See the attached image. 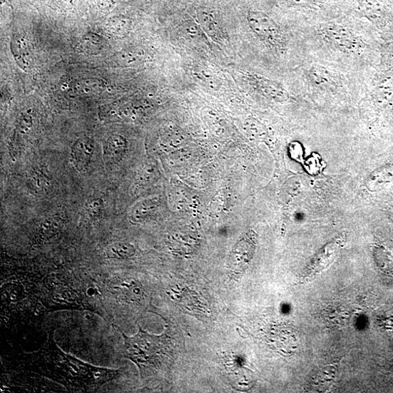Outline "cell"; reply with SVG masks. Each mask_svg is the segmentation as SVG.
Here are the masks:
<instances>
[{
    "label": "cell",
    "instance_id": "277c9868",
    "mask_svg": "<svg viewBox=\"0 0 393 393\" xmlns=\"http://www.w3.org/2000/svg\"><path fill=\"white\" fill-rule=\"evenodd\" d=\"M245 78L256 91L270 99L282 101L289 98L287 90L276 81L255 73H246Z\"/></svg>",
    "mask_w": 393,
    "mask_h": 393
},
{
    "label": "cell",
    "instance_id": "7a4b0ae2",
    "mask_svg": "<svg viewBox=\"0 0 393 393\" xmlns=\"http://www.w3.org/2000/svg\"><path fill=\"white\" fill-rule=\"evenodd\" d=\"M121 334L125 342V357L136 364L141 378L155 374L166 364L170 354L166 335H151L141 327L133 337Z\"/></svg>",
    "mask_w": 393,
    "mask_h": 393
},
{
    "label": "cell",
    "instance_id": "30bf717a",
    "mask_svg": "<svg viewBox=\"0 0 393 393\" xmlns=\"http://www.w3.org/2000/svg\"><path fill=\"white\" fill-rule=\"evenodd\" d=\"M106 83L97 78H81L71 82L69 90L79 96H92L102 93Z\"/></svg>",
    "mask_w": 393,
    "mask_h": 393
},
{
    "label": "cell",
    "instance_id": "8992f818",
    "mask_svg": "<svg viewBox=\"0 0 393 393\" xmlns=\"http://www.w3.org/2000/svg\"><path fill=\"white\" fill-rule=\"evenodd\" d=\"M255 249V238L242 239L234 249L230 260V269L235 275L242 273L251 260Z\"/></svg>",
    "mask_w": 393,
    "mask_h": 393
},
{
    "label": "cell",
    "instance_id": "2e32d148",
    "mask_svg": "<svg viewBox=\"0 0 393 393\" xmlns=\"http://www.w3.org/2000/svg\"><path fill=\"white\" fill-rule=\"evenodd\" d=\"M200 21L203 29L211 39L218 41H222L223 32L214 20L203 14L200 16Z\"/></svg>",
    "mask_w": 393,
    "mask_h": 393
},
{
    "label": "cell",
    "instance_id": "9c48e42d",
    "mask_svg": "<svg viewBox=\"0 0 393 393\" xmlns=\"http://www.w3.org/2000/svg\"><path fill=\"white\" fill-rule=\"evenodd\" d=\"M344 243V237L342 236L332 243L327 245L323 250L315 256L309 267L307 274L308 276L320 272L328 266L338 253L340 248Z\"/></svg>",
    "mask_w": 393,
    "mask_h": 393
},
{
    "label": "cell",
    "instance_id": "ba28073f",
    "mask_svg": "<svg viewBox=\"0 0 393 393\" xmlns=\"http://www.w3.org/2000/svg\"><path fill=\"white\" fill-rule=\"evenodd\" d=\"M109 289L114 297L126 302L137 301L141 295L140 285L133 279H114L111 282Z\"/></svg>",
    "mask_w": 393,
    "mask_h": 393
},
{
    "label": "cell",
    "instance_id": "8fae6325",
    "mask_svg": "<svg viewBox=\"0 0 393 393\" xmlns=\"http://www.w3.org/2000/svg\"><path fill=\"white\" fill-rule=\"evenodd\" d=\"M11 49L19 65L25 70L29 68L32 54L27 41L21 36H15L11 42Z\"/></svg>",
    "mask_w": 393,
    "mask_h": 393
},
{
    "label": "cell",
    "instance_id": "ac0fdd59",
    "mask_svg": "<svg viewBox=\"0 0 393 393\" xmlns=\"http://www.w3.org/2000/svg\"><path fill=\"white\" fill-rule=\"evenodd\" d=\"M30 180V185L31 190L37 192L44 190L47 186H49L50 183L48 181L45 175H42L41 173H35L31 175Z\"/></svg>",
    "mask_w": 393,
    "mask_h": 393
},
{
    "label": "cell",
    "instance_id": "4fadbf2b",
    "mask_svg": "<svg viewBox=\"0 0 393 393\" xmlns=\"http://www.w3.org/2000/svg\"><path fill=\"white\" fill-rule=\"evenodd\" d=\"M107 257L113 260H126L135 254L134 247L129 243L117 242L107 246L105 250Z\"/></svg>",
    "mask_w": 393,
    "mask_h": 393
},
{
    "label": "cell",
    "instance_id": "5bb4252c",
    "mask_svg": "<svg viewBox=\"0 0 393 393\" xmlns=\"http://www.w3.org/2000/svg\"><path fill=\"white\" fill-rule=\"evenodd\" d=\"M145 54L139 50H127L114 57V61L121 66H131L144 61Z\"/></svg>",
    "mask_w": 393,
    "mask_h": 393
},
{
    "label": "cell",
    "instance_id": "52a82bcc",
    "mask_svg": "<svg viewBox=\"0 0 393 393\" xmlns=\"http://www.w3.org/2000/svg\"><path fill=\"white\" fill-rule=\"evenodd\" d=\"M127 148L126 138L113 134L107 138L103 146V159L106 165L113 166L123 158Z\"/></svg>",
    "mask_w": 393,
    "mask_h": 393
},
{
    "label": "cell",
    "instance_id": "5b68a950",
    "mask_svg": "<svg viewBox=\"0 0 393 393\" xmlns=\"http://www.w3.org/2000/svg\"><path fill=\"white\" fill-rule=\"evenodd\" d=\"M94 149V141L88 136L81 137L74 143L71 150V158L78 171H87L93 155Z\"/></svg>",
    "mask_w": 393,
    "mask_h": 393
},
{
    "label": "cell",
    "instance_id": "6da1fadb",
    "mask_svg": "<svg viewBox=\"0 0 393 393\" xmlns=\"http://www.w3.org/2000/svg\"><path fill=\"white\" fill-rule=\"evenodd\" d=\"M26 367L33 372L68 387L88 390L111 381L119 371L96 367L65 354L56 344L53 332L41 350L26 356Z\"/></svg>",
    "mask_w": 393,
    "mask_h": 393
},
{
    "label": "cell",
    "instance_id": "9a60e30c",
    "mask_svg": "<svg viewBox=\"0 0 393 393\" xmlns=\"http://www.w3.org/2000/svg\"><path fill=\"white\" fill-rule=\"evenodd\" d=\"M103 45V41L98 35L89 33L84 36L81 47L86 53L97 54L101 51Z\"/></svg>",
    "mask_w": 393,
    "mask_h": 393
},
{
    "label": "cell",
    "instance_id": "7c38bea8",
    "mask_svg": "<svg viewBox=\"0 0 393 393\" xmlns=\"http://www.w3.org/2000/svg\"><path fill=\"white\" fill-rule=\"evenodd\" d=\"M65 220L58 216H53L45 220L40 225L36 238L41 241L49 240L62 230Z\"/></svg>",
    "mask_w": 393,
    "mask_h": 393
},
{
    "label": "cell",
    "instance_id": "d6986e66",
    "mask_svg": "<svg viewBox=\"0 0 393 393\" xmlns=\"http://www.w3.org/2000/svg\"><path fill=\"white\" fill-rule=\"evenodd\" d=\"M291 2H295L296 4H301L304 1V0H290Z\"/></svg>",
    "mask_w": 393,
    "mask_h": 393
},
{
    "label": "cell",
    "instance_id": "e0dca14e",
    "mask_svg": "<svg viewBox=\"0 0 393 393\" xmlns=\"http://www.w3.org/2000/svg\"><path fill=\"white\" fill-rule=\"evenodd\" d=\"M103 210V201L99 198L91 200L86 207L87 216L91 221L98 220L102 216Z\"/></svg>",
    "mask_w": 393,
    "mask_h": 393
},
{
    "label": "cell",
    "instance_id": "3957f363",
    "mask_svg": "<svg viewBox=\"0 0 393 393\" xmlns=\"http://www.w3.org/2000/svg\"><path fill=\"white\" fill-rule=\"evenodd\" d=\"M250 28L263 42L276 49H283L285 38L278 25L267 14L260 11L249 12Z\"/></svg>",
    "mask_w": 393,
    "mask_h": 393
}]
</instances>
